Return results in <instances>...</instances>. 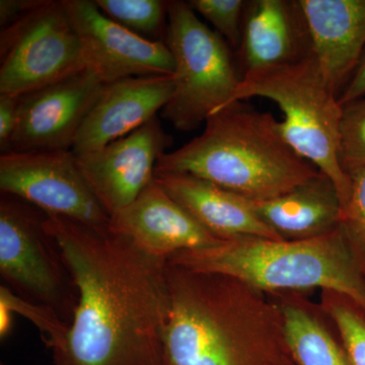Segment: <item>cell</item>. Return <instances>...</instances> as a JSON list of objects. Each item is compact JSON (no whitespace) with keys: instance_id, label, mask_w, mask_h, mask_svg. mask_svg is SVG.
<instances>
[{"instance_id":"6","label":"cell","mask_w":365,"mask_h":365,"mask_svg":"<svg viewBox=\"0 0 365 365\" xmlns=\"http://www.w3.org/2000/svg\"><path fill=\"white\" fill-rule=\"evenodd\" d=\"M165 43L174 59L175 88L162 116L178 130H195L230 102L242 76L230 45L199 20L189 2L168 1Z\"/></svg>"},{"instance_id":"25","label":"cell","mask_w":365,"mask_h":365,"mask_svg":"<svg viewBox=\"0 0 365 365\" xmlns=\"http://www.w3.org/2000/svg\"><path fill=\"white\" fill-rule=\"evenodd\" d=\"M196 14H201L225 40L239 51L242 41L245 0H190Z\"/></svg>"},{"instance_id":"10","label":"cell","mask_w":365,"mask_h":365,"mask_svg":"<svg viewBox=\"0 0 365 365\" xmlns=\"http://www.w3.org/2000/svg\"><path fill=\"white\" fill-rule=\"evenodd\" d=\"M62 2L83 46L86 67L105 85L134 76H174V59L163 41L127 30L105 16L93 0Z\"/></svg>"},{"instance_id":"30","label":"cell","mask_w":365,"mask_h":365,"mask_svg":"<svg viewBox=\"0 0 365 365\" xmlns=\"http://www.w3.org/2000/svg\"><path fill=\"white\" fill-rule=\"evenodd\" d=\"M168 365V364H167Z\"/></svg>"},{"instance_id":"19","label":"cell","mask_w":365,"mask_h":365,"mask_svg":"<svg viewBox=\"0 0 365 365\" xmlns=\"http://www.w3.org/2000/svg\"><path fill=\"white\" fill-rule=\"evenodd\" d=\"M280 307L295 365H353L331 317L309 294H268Z\"/></svg>"},{"instance_id":"2","label":"cell","mask_w":365,"mask_h":365,"mask_svg":"<svg viewBox=\"0 0 365 365\" xmlns=\"http://www.w3.org/2000/svg\"><path fill=\"white\" fill-rule=\"evenodd\" d=\"M168 365H295L277 302L225 274L167 265Z\"/></svg>"},{"instance_id":"4","label":"cell","mask_w":365,"mask_h":365,"mask_svg":"<svg viewBox=\"0 0 365 365\" xmlns=\"http://www.w3.org/2000/svg\"><path fill=\"white\" fill-rule=\"evenodd\" d=\"M168 261L192 270L232 276L266 294L335 290L365 307V273L341 227L302 241L237 237L180 252Z\"/></svg>"},{"instance_id":"13","label":"cell","mask_w":365,"mask_h":365,"mask_svg":"<svg viewBox=\"0 0 365 365\" xmlns=\"http://www.w3.org/2000/svg\"><path fill=\"white\" fill-rule=\"evenodd\" d=\"M173 76H134L106 85L79 129L72 153L100 150L157 117L173 97Z\"/></svg>"},{"instance_id":"16","label":"cell","mask_w":365,"mask_h":365,"mask_svg":"<svg viewBox=\"0 0 365 365\" xmlns=\"http://www.w3.org/2000/svg\"><path fill=\"white\" fill-rule=\"evenodd\" d=\"M313 53L340 97L365 49V0H299Z\"/></svg>"},{"instance_id":"14","label":"cell","mask_w":365,"mask_h":365,"mask_svg":"<svg viewBox=\"0 0 365 365\" xmlns=\"http://www.w3.org/2000/svg\"><path fill=\"white\" fill-rule=\"evenodd\" d=\"M109 227L146 253L169 260L180 252L220 244L155 180L136 200L111 216Z\"/></svg>"},{"instance_id":"28","label":"cell","mask_w":365,"mask_h":365,"mask_svg":"<svg viewBox=\"0 0 365 365\" xmlns=\"http://www.w3.org/2000/svg\"><path fill=\"white\" fill-rule=\"evenodd\" d=\"M365 96V49L359 60V66L353 72L349 83L345 86L339 97L341 106L348 104L352 101L364 97Z\"/></svg>"},{"instance_id":"17","label":"cell","mask_w":365,"mask_h":365,"mask_svg":"<svg viewBox=\"0 0 365 365\" xmlns=\"http://www.w3.org/2000/svg\"><path fill=\"white\" fill-rule=\"evenodd\" d=\"M155 180L220 241L242 237L282 240L262 222L246 197L192 175L155 173Z\"/></svg>"},{"instance_id":"9","label":"cell","mask_w":365,"mask_h":365,"mask_svg":"<svg viewBox=\"0 0 365 365\" xmlns=\"http://www.w3.org/2000/svg\"><path fill=\"white\" fill-rule=\"evenodd\" d=\"M0 190L47 215L93 227H107L111 220L83 179L72 150L1 153Z\"/></svg>"},{"instance_id":"20","label":"cell","mask_w":365,"mask_h":365,"mask_svg":"<svg viewBox=\"0 0 365 365\" xmlns=\"http://www.w3.org/2000/svg\"><path fill=\"white\" fill-rule=\"evenodd\" d=\"M105 16L127 30L153 41L165 42L168 1L160 0H95Z\"/></svg>"},{"instance_id":"22","label":"cell","mask_w":365,"mask_h":365,"mask_svg":"<svg viewBox=\"0 0 365 365\" xmlns=\"http://www.w3.org/2000/svg\"><path fill=\"white\" fill-rule=\"evenodd\" d=\"M14 314H21L37 327L43 340L51 349L63 339L68 331V324L64 323L51 309L40 306L14 294L7 287H0V337L6 339L13 327Z\"/></svg>"},{"instance_id":"29","label":"cell","mask_w":365,"mask_h":365,"mask_svg":"<svg viewBox=\"0 0 365 365\" xmlns=\"http://www.w3.org/2000/svg\"><path fill=\"white\" fill-rule=\"evenodd\" d=\"M1 365H4V364H1Z\"/></svg>"},{"instance_id":"15","label":"cell","mask_w":365,"mask_h":365,"mask_svg":"<svg viewBox=\"0 0 365 365\" xmlns=\"http://www.w3.org/2000/svg\"><path fill=\"white\" fill-rule=\"evenodd\" d=\"M239 51L242 78L312 56L313 44L299 0H246Z\"/></svg>"},{"instance_id":"5","label":"cell","mask_w":365,"mask_h":365,"mask_svg":"<svg viewBox=\"0 0 365 365\" xmlns=\"http://www.w3.org/2000/svg\"><path fill=\"white\" fill-rule=\"evenodd\" d=\"M255 97L268 98L278 105L284 114L280 129L285 140L300 157L332 180L343 210L351 181L339 157L342 106L314 55L297 63L244 74L227 105Z\"/></svg>"},{"instance_id":"3","label":"cell","mask_w":365,"mask_h":365,"mask_svg":"<svg viewBox=\"0 0 365 365\" xmlns=\"http://www.w3.org/2000/svg\"><path fill=\"white\" fill-rule=\"evenodd\" d=\"M155 173L192 175L264 201L287 193L319 170L287 143L272 115L239 101L210 115L200 135L163 153Z\"/></svg>"},{"instance_id":"11","label":"cell","mask_w":365,"mask_h":365,"mask_svg":"<svg viewBox=\"0 0 365 365\" xmlns=\"http://www.w3.org/2000/svg\"><path fill=\"white\" fill-rule=\"evenodd\" d=\"M172 144L157 116L100 150L74 155L86 184L112 216L153 182L158 160Z\"/></svg>"},{"instance_id":"23","label":"cell","mask_w":365,"mask_h":365,"mask_svg":"<svg viewBox=\"0 0 365 365\" xmlns=\"http://www.w3.org/2000/svg\"><path fill=\"white\" fill-rule=\"evenodd\" d=\"M347 175L351 190L342 210L341 228L353 256L365 273V165L349 170Z\"/></svg>"},{"instance_id":"1","label":"cell","mask_w":365,"mask_h":365,"mask_svg":"<svg viewBox=\"0 0 365 365\" xmlns=\"http://www.w3.org/2000/svg\"><path fill=\"white\" fill-rule=\"evenodd\" d=\"M78 302L55 365H167L168 260L107 227L46 215Z\"/></svg>"},{"instance_id":"21","label":"cell","mask_w":365,"mask_h":365,"mask_svg":"<svg viewBox=\"0 0 365 365\" xmlns=\"http://www.w3.org/2000/svg\"><path fill=\"white\" fill-rule=\"evenodd\" d=\"M319 304L333 319L353 365H365V307L335 290H321Z\"/></svg>"},{"instance_id":"26","label":"cell","mask_w":365,"mask_h":365,"mask_svg":"<svg viewBox=\"0 0 365 365\" xmlns=\"http://www.w3.org/2000/svg\"><path fill=\"white\" fill-rule=\"evenodd\" d=\"M20 97L0 95V150L1 153L9 151L11 139L19 123Z\"/></svg>"},{"instance_id":"8","label":"cell","mask_w":365,"mask_h":365,"mask_svg":"<svg viewBox=\"0 0 365 365\" xmlns=\"http://www.w3.org/2000/svg\"><path fill=\"white\" fill-rule=\"evenodd\" d=\"M0 49V95L20 97L88 68L62 0L2 29Z\"/></svg>"},{"instance_id":"12","label":"cell","mask_w":365,"mask_h":365,"mask_svg":"<svg viewBox=\"0 0 365 365\" xmlns=\"http://www.w3.org/2000/svg\"><path fill=\"white\" fill-rule=\"evenodd\" d=\"M105 86L86 68L20 96L18 127L7 153L71 150Z\"/></svg>"},{"instance_id":"7","label":"cell","mask_w":365,"mask_h":365,"mask_svg":"<svg viewBox=\"0 0 365 365\" xmlns=\"http://www.w3.org/2000/svg\"><path fill=\"white\" fill-rule=\"evenodd\" d=\"M16 197L0 199V275L9 289L71 324L78 289L58 246L46 232V215Z\"/></svg>"},{"instance_id":"18","label":"cell","mask_w":365,"mask_h":365,"mask_svg":"<svg viewBox=\"0 0 365 365\" xmlns=\"http://www.w3.org/2000/svg\"><path fill=\"white\" fill-rule=\"evenodd\" d=\"M250 202L262 222L287 241L314 239L341 227L338 190L322 172L283 195Z\"/></svg>"},{"instance_id":"24","label":"cell","mask_w":365,"mask_h":365,"mask_svg":"<svg viewBox=\"0 0 365 365\" xmlns=\"http://www.w3.org/2000/svg\"><path fill=\"white\" fill-rule=\"evenodd\" d=\"M339 157L346 174L365 165V96L342 106Z\"/></svg>"},{"instance_id":"27","label":"cell","mask_w":365,"mask_h":365,"mask_svg":"<svg viewBox=\"0 0 365 365\" xmlns=\"http://www.w3.org/2000/svg\"><path fill=\"white\" fill-rule=\"evenodd\" d=\"M45 0H1L0 25L4 29L37 9Z\"/></svg>"}]
</instances>
